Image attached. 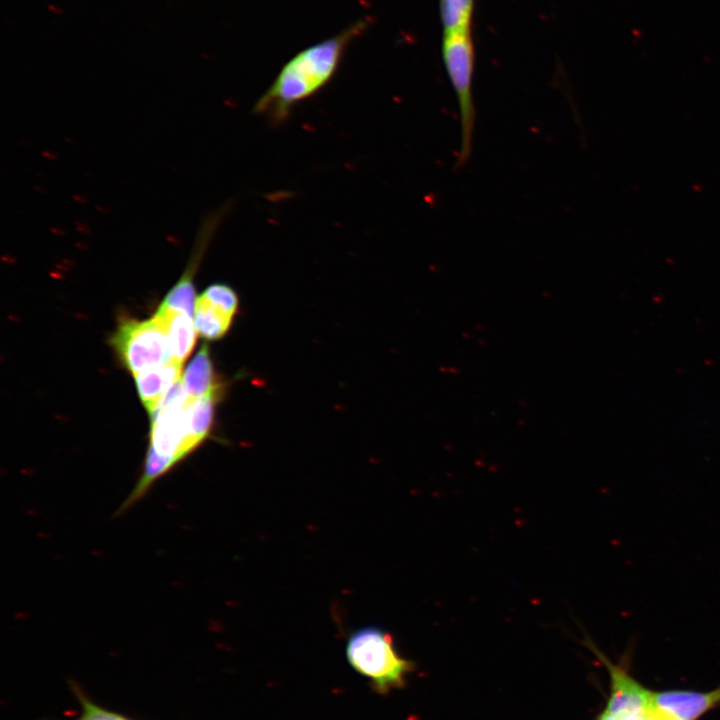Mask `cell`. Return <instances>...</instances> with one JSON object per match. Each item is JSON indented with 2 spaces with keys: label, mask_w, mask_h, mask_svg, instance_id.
I'll list each match as a JSON object with an SVG mask.
<instances>
[{
  "label": "cell",
  "mask_w": 720,
  "mask_h": 720,
  "mask_svg": "<svg viewBox=\"0 0 720 720\" xmlns=\"http://www.w3.org/2000/svg\"><path fill=\"white\" fill-rule=\"evenodd\" d=\"M363 27L360 22L296 55L254 104L253 113L274 126L286 122L297 104L316 94L331 79L345 45Z\"/></svg>",
  "instance_id": "cell-1"
},
{
  "label": "cell",
  "mask_w": 720,
  "mask_h": 720,
  "mask_svg": "<svg viewBox=\"0 0 720 720\" xmlns=\"http://www.w3.org/2000/svg\"><path fill=\"white\" fill-rule=\"evenodd\" d=\"M346 659L352 669L369 680L372 689L387 694L406 685V677L415 665L402 657L390 633L365 626L353 631L345 647Z\"/></svg>",
  "instance_id": "cell-2"
},
{
  "label": "cell",
  "mask_w": 720,
  "mask_h": 720,
  "mask_svg": "<svg viewBox=\"0 0 720 720\" xmlns=\"http://www.w3.org/2000/svg\"><path fill=\"white\" fill-rule=\"evenodd\" d=\"M443 58L459 111L460 145L456 167L461 168L467 164L472 153L476 122L472 86L474 57L469 31L445 36Z\"/></svg>",
  "instance_id": "cell-3"
},
{
  "label": "cell",
  "mask_w": 720,
  "mask_h": 720,
  "mask_svg": "<svg viewBox=\"0 0 720 720\" xmlns=\"http://www.w3.org/2000/svg\"><path fill=\"white\" fill-rule=\"evenodd\" d=\"M111 343L134 376L174 360L166 332L155 317L121 322Z\"/></svg>",
  "instance_id": "cell-4"
},
{
  "label": "cell",
  "mask_w": 720,
  "mask_h": 720,
  "mask_svg": "<svg viewBox=\"0 0 720 720\" xmlns=\"http://www.w3.org/2000/svg\"><path fill=\"white\" fill-rule=\"evenodd\" d=\"M589 648L606 667L611 681L610 697L606 710L619 719L628 715L657 711L653 692L642 686L621 666L611 662L597 647L588 642Z\"/></svg>",
  "instance_id": "cell-5"
},
{
  "label": "cell",
  "mask_w": 720,
  "mask_h": 720,
  "mask_svg": "<svg viewBox=\"0 0 720 720\" xmlns=\"http://www.w3.org/2000/svg\"><path fill=\"white\" fill-rule=\"evenodd\" d=\"M657 711L672 720H698L720 705V687L711 691L666 690L653 692Z\"/></svg>",
  "instance_id": "cell-6"
},
{
  "label": "cell",
  "mask_w": 720,
  "mask_h": 720,
  "mask_svg": "<svg viewBox=\"0 0 720 720\" xmlns=\"http://www.w3.org/2000/svg\"><path fill=\"white\" fill-rule=\"evenodd\" d=\"M181 372L182 363L173 360L135 376L138 395L149 413L173 384L181 379Z\"/></svg>",
  "instance_id": "cell-7"
},
{
  "label": "cell",
  "mask_w": 720,
  "mask_h": 720,
  "mask_svg": "<svg viewBox=\"0 0 720 720\" xmlns=\"http://www.w3.org/2000/svg\"><path fill=\"white\" fill-rule=\"evenodd\" d=\"M154 317L166 332L174 360L183 363L195 344L197 331L194 320L186 314L162 306H159Z\"/></svg>",
  "instance_id": "cell-8"
},
{
  "label": "cell",
  "mask_w": 720,
  "mask_h": 720,
  "mask_svg": "<svg viewBox=\"0 0 720 720\" xmlns=\"http://www.w3.org/2000/svg\"><path fill=\"white\" fill-rule=\"evenodd\" d=\"M189 398L222 393V384L218 381L207 345H203L186 367L181 377Z\"/></svg>",
  "instance_id": "cell-9"
},
{
  "label": "cell",
  "mask_w": 720,
  "mask_h": 720,
  "mask_svg": "<svg viewBox=\"0 0 720 720\" xmlns=\"http://www.w3.org/2000/svg\"><path fill=\"white\" fill-rule=\"evenodd\" d=\"M219 394L188 398L184 417L189 439L196 449L209 435L213 425L215 405Z\"/></svg>",
  "instance_id": "cell-10"
},
{
  "label": "cell",
  "mask_w": 720,
  "mask_h": 720,
  "mask_svg": "<svg viewBox=\"0 0 720 720\" xmlns=\"http://www.w3.org/2000/svg\"><path fill=\"white\" fill-rule=\"evenodd\" d=\"M233 316L202 295L196 299L194 325L197 334L208 340H216L224 336L231 326Z\"/></svg>",
  "instance_id": "cell-11"
},
{
  "label": "cell",
  "mask_w": 720,
  "mask_h": 720,
  "mask_svg": "<svg viewBox=\"0 0 720 720\" xmlns=\"http://www.w3.org/2000/svg\"><path fill=\"white\" fill-rule=\"evenodd\" d=\"M472 0H442L441 14L445 34L469 31Z\"/></svg>",
  "instance_id": "cell-12"
},
{
  "label": "cell",
  "mask_w": 720,
  "mask_h": 720,
  "mask_svg": "<svg viewBox=\"0 0 720 720\" xmlns=\"http://www.w3.org/2000/svg\"><path fill=\"white\" fill-rule=\"evenodd\" d=\"M70 689L81 706L80 715L75 720H131L122 713L95 703L76 682L70 681Z\"/></svg>",
  "instance_id": "cell-13"
},
{
  "label": "cell",
  "mask_w": 720,
  "mask_h": 720,
  "mask_svg": "<svg viewBox=\"0 0 720 720\" xmlns=\"http://www.w3.org/2000/svg\"><path fill=\"white\" fill-rule=\"evenodd\" d=\"M208 301L216 304L234 315L238 308V297L235 291L225 284H212L201 294Z\"/></svg>",
  "instance_id": "cell-14"
},
{
  "label": "cell",
  "mask_w": 720,
  "mask_h": 720,
  "mask_svg": "<svg viewBox=\"0 0 720 720\" xmlns=\"http://www.w3.org/2000/svg\"><path fill=\"white\" fill-rule=\"evenodd\" d=\"M617 720H666L658 711L628 715Z\"/></svg>",
  "instance_id": "cell-15"
},
{
  "label": "cell",
  "mask_w": 720,
  "mask_h": 720,
  "mask_svg": "<svg viewBox=\"0 0 720 720\" xmlns=\"http://www.w3.org/2000/svg\"><path fill=\"white\" fill-rule=\"evenodd\" d=\"M598 720H616L606 709L599 715Z\"/></svg>",
  "instance_id": "cell-16"
},
{
  "label": "cell",
  "mask_w": 720,
  "mask_h": 720,
  "mask_svg": "<svg viewBox=\"0 0 720 720\" xmlns=\"http://www.w3.org/2000/svg\"><path fill=\"white\" fill-rule=\"evenodd\" d=\"M666 720H672V719H668V718H666Z\"/></svg>",
  "instance_id": "cell-17"
}]
</instances>
